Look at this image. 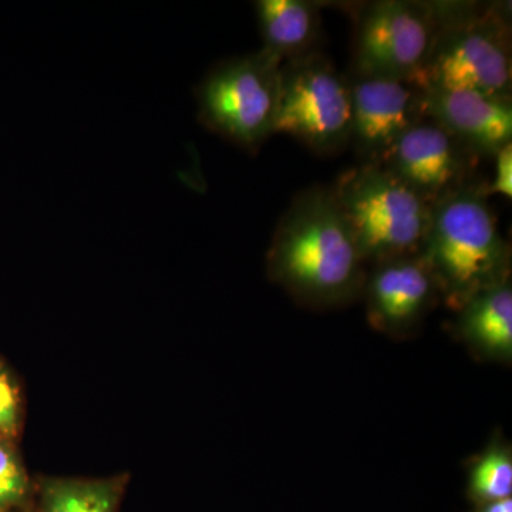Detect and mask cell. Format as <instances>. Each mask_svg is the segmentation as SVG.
Instances as JSON below:
<instances>
[{
  "instance_id": "cell-7",
  "label": "cell",
  "mask_w": 512,
  "mask_h": 512,
  "mask_svg": "<svg viewBox=\"0 0 512 512\" xmlns=\"http://www.w3.org/2000/svg\"><path fill=\"white\" fill-rule=\"evenodd\" d=\"M439 25L437 2L377 0L357 10L352 73L412 82Z\"/></svg>"
},
{
  "instance_id": "cell-17",
  "label": "cell",
  "mask_w": 512,
  "mask_h": 512,
  "mask_svg": "<svg viewBox=\"0 0 512 512\" xmlns=\"http://www.w3.org/2000/svg\"><path fill=\"white\" fill-rule=\"evenodd\" d=\"M20 427L18 387L0 363V436L15 437Z\"/></svg>"
},
{
  "instance_id": "cell-6",
  "label": "cell",
  "mask_w": 512,
  "mask_h": 512,
  "mask_svg": "<svg viewBox=\"0 0 512 512\" xmlns=\"http://www.w3.org/2000/svg\"><path fill=\"white\" fill-rule=\"evenodd\" d=\"M274 134L293 137L322 156L339 153L352 137L348 77L316 52L282 63Z\"/></svg>"
},
{
  "instance_id": "cell-14",
  "label": "cell",
  "mask_w": 512,
  "mask_h": 512,
  "mask_svg": "<svg viewBox=\"0 0 512 512\" xmlns=\"http://www.w3.org/2000/svg\"><path fill=\"white\" fill-rule=\"evenodd\" d=\"M123 490V478H50L40 490L39 512H117Z\"/></svg>"
},
{
  "instance_id": "cell-10",
  "label": "cell",
  "mask_w": 512,
  "mask_h": 512,
  "mask_svg": "<svg viewBox=\"0 0 512 512\" xmlns=\"http://www.w3.org/2000/svg\"><path fill=\"white\" fill-rule=\"evenodd\" d=\"M362 298L369 325L392 339L416 335L441 302L434 276L421 255L369 266Z\"/></svg>"
},
{
  "instance_id": "cell-9",
  "label": "cell",
  "mask_w": 512,
  "mask_h": 512,
  "mask_svg": "<svg viewBox=\"0 0 512 512\" xmlns=\"http://www.w3.org/2000/svg\"><path fill=\"white\" fill-rule=\"evenodd\" d=\"M352 97V137L362 164L382 163L400 137L427 117L424 93L412 82L389 77H348Z\"/></svg>"
},
{
  "instance_id": "cell-8",
  "label": "cell",
  "mask_w": 512,
  "mask_h": 512,
  "mask_svg": "<svg viewBox=\"0 0 512 512\" xmlns=\"http://www.w3.org/2000/svg\"><path fill=\"white\" fill-rule=\"evenodd\" d=\"M480 158L430 117L410 127L387 151L380 167L433 207L454 192L478 184Z\"/></svg>"
},
{
  "instance_id": "cell-5",
  "label": "cell",
  "mask_w": 512,
  "mask_h": 512,
  "mask_svg": "<svg viewBox=\"0 0 512 512\" xmlns=\"http://www.w3.org/2000/svg\"><path fill=\"white\" fill-rule=\"evenodd\" d=\"M281 67L264 49L217 64L197 89L201 123L255 153L274 134Z\"/></svg>"
},
{
  "instance_id": "cell-18",
  "label": "cell",
  "mask_w": 512,
  "mask_h": 512,
  "mask_svg": "<svg viewBox=\"0 0 512 512\" xmlns=\"http://www.w3.org/2000/svg\"><path fill=\"white\" fill-rule=\"evenodd\" d=\"M512 143L505 146L500 153L493 158L495 160V180L493 184L485 185L487 195L501 194L511 198L512 194Z\"/></svg>"
},
{
  "instance_id": "cell-15",
  "label": "cell",
  "mask_w": 512,
  "mask_h": 512,
  "mask_svg": "<svg viewBox=\"0 0 512 512\" xmlns=\"http://www.w3.org/2000/svg\"><path fill=\"white\" fill-rule=\"evenodd\" d=\"M466 493L474 507L512 498V448L498 431L471 461Z\"/></svg>"
},
{
  "instance_id": "cell-13",
  "label": "cell",
  "mask_w": 512,
  "mask_h": 512,
  "mask_svg": "<svg viewBox=\"0 0 512 512\" xmlns=\"http://www.w3.org/2000/svg\"><path fill=\"white\" fill-rule=\"evenodd\" d=\"M262 49L282 63L315 53L320 6L308 0H259L255 3Z\"/></svg>"
},
{
  "instance_id": "cell-2",
  "label": "cell",
  "mask_w": 512,
  "mask_h": 512,
  "mask_svg": "<svg viewBox=\"0 0 512 512\" xmlns=\"http://www.w3.org/2000/svg\"><path fill=\"white\" fill-rule=\"evenodd\" d=\"M485 185H470L431 207L420 255L441 302L454 313L477 293L511 279V248L500 234Z\"/></svg>"
},
{
  "instance_id": "cell-12",
  "label": "cell",
  "mask_w": 512,
  "mask_h": 512,
  "mask_svg": "<svg viewBox=\"0 0 512 512\" xmlns=\"http://www.w3.org/2000/svg\"><path fill=\"white\" fill-rule=\"evenodd\" d=\"M456 315L454 332L477 359L511 365V279L477 293Z\"/></svg>"
},
{
  "instance_id": "cell-1",
  "label": "cell",
  "mask_w": 512,
  "mask_h": 512,
  "mask_svg": "<svg viewBox=\"0 0 512 512\" xmlns=\"http://www.w3.org/2000/svg\"><path fill=\"white\" fill-rule=\"evenodd\" d=\"M269 278L299 305L335 309L362 298L367 269L330 187L299 192L266 255Z\"/></svg>"
},
{
  "instance_id": "cell-19",
  "label": "cell",
  "mask_w": 512,
  "mask_h": 512,
  "mask_svg": "<svg viewBox=\"0 0 512 512\" xmlns=\"http://www.w3.org/2000/svg\"><path fill=\"white\" fill-rule=\"evenodd\" d=\"M473 512H512V498L476 505Z\"/></svg>"
},
{
  "instance_id": "cell-4",
  "label": "cell",
  "mask_w": 512,
  "mask_h": 512,
  "mask_svg": "<svg viewBox=\"0 0 512 512\" xmlns=\"http://www.w3.org/2000/svg\"><path fill=\"white\" fill-rule=\"evenodd\" d=\"M330 190L367 266L421 254L431 207L392 173L360 163Z\"/></svg>"
},
{
  "instance_id": "cell-3",
  "label": "cell",
  "mask_w": 512,
  "mask_h": 512,
  "mask_svg": "<svg viewBox=\"0 0 512 512\" xmlns=\"http://www.w3.org/2000/svg\"><path fill=\"white\" fill-rule=\"evenodd\" d=\"M439 25L426 62L413 77L420 90H470L512 100L510 8L498 3L437 2Z\"/></svg>"
},
{
  "instance_id": "cell-16",
  "label": "cell",
  "mask_w": 512,
  "mask_h": 512,
  "mask_svg": "<svg viewBox=\"0 0 512 512\" xmlns=\"http://www.w3.org/2000/svg\"><path fill=\"white\" fill-rule=\"evenodd\" d=\"M28 490L25 468L13 448L0 439V511L22 504Z\"/></svg>"
},
{
  "instance_id": "cell-11",
  "label": "cell",
  "mask_w": 512,
  "mask_h": 512,
  "mask_svg": "<svg viewBox=\"0 0 512 512\" xmlns=\"http://www.w3.org/2000/svg\"><path fill=\"white\" fill-rule=\"evenodd\" d=\"M427 117L478 158H494L512 140V100L470 90H426Z\"/></svg>"
}]
</instances>
